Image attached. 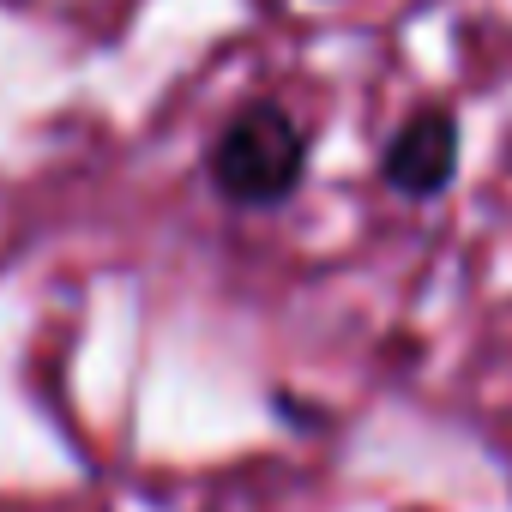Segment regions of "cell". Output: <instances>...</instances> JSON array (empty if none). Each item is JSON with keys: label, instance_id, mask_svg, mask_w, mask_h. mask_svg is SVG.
Returning a JSON list of instances; mask_svg holds the SVG:
<instances>
[{"label": "cell", "instance_id": "6da1fadb", "mask_svg": "<svg viewBox=\"0 0 512 512\" xmlns=\"http://www.w3.org/2000/svg\"><path fill=\"white\" fill-rule=\"evenodd\" d=\"M302 163H308L302 127L284 109L260 103L223 127V139L211 151V181L235 205H272L302 181Z\"/></svg>", "mask_w": 512, "mask_h": 512}, {"label": "cell", "instance_id": "7a4b0ae2", "mask_svg": "<svg viewBox=\"0 0 512 512\" xmlns=\"http://www.w3.org/2000/svg\"><path fill=\"white\" fill-rule=\"evenodd\" d=\"M452 169H458V127H452V115H446V109L410 115V121L398 127L392 151H386V181H392L398 193L428 199V193H440V187L452 181Z\"/></svg>", "mask_w": 512, "mask_h": 512}]
</instances>
